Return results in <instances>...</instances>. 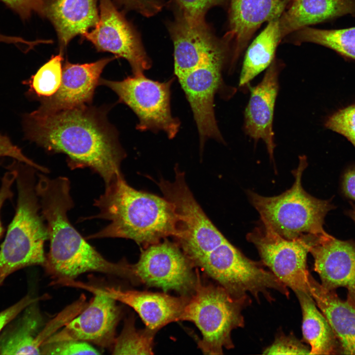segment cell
<instances>
[{
  "label": "cell",
  "mask_w": 355,
  "mask_h": 355,
  "mask_svg": "<svg viewBox=\"0 0 355 355\" xmlns=\"http://www.w3.org/2000/svg\"><path fill=\"white\" fill-rule=\"evenodd\" d=\"M106 106L84 105L53 112L37 109L24 115L25 138L52 153L67 156L71 168H88L106 186L118 177L126 153Z\"/></svg>",
  "instance_id": "1"
},
{
  "label": "cell",
  "mask_w": 355,
  "mask_h": 355,
  "mask_svg": "<svg viewBox=\"0 0 355 355\" xmlns=\"http://www.w3.org/2000/svg\"><path fill=\"white\" fill-rule=\"evenodd\" d=\"M36 190L46 223L50 249L43 265L57 282L73 280L88 272L114 275L117 263L105 258L71 223L68 213L74 204L67 178H51L37 174Z\"/></svg>",
  "instance_id": "2"
},
{
  "label": "cell",
  "mask_w": 355,
  "mask_h": 355,
  "mask_svg": "<svg viewBox=\"0 0 355 355\" xmlns=\"http://www.w3.org/2000/svg\"><path fill=\"white\" fill-rule=\"evenodd\" d=\"M94 206L99 213L88 218L110 222L86 239L125 238L144 248L175 235L177 218L172 204L164 197L133 188L123 175L106 186Z\"/></svg>",
  "instance_id": "3"
},
{
  "label": "cell",
  "mask_w": 355,
  "mask_h": 355,
  "mask_svg": "<svg viewBox=\"0 0 355 355\" xmlns=\"http://www.w3.org/2000/svg\"><path fill=\"white\" fill-rule=\"evenodd\" d=\"M6 167L16 172V212L0 248V285L14 272L32 265L43 266L45 242L49 234L36 190V169L14 160Z\"/></svg>",
  "instance_id": "4"
},
{
  "label": "cell",
  "mask_w": 355,
  "mask_h": 355,
  "mask_svg": "<svg viewBox=\"0 0 355 355\" xmlns=\"http://www.w3.org/2000/svg\"><path fill=\"white\" fill-rule=\"evenodd\" d=\"M307 165L306 157L300 156L297 168L292 172L295 178L292 186L279 195L265 197L248 191L249 201L259 213L261 223L288 240L326 233L323 229L324 218L333 207L328 201L316 198L303 188L302 176Z\"/></svg>",
  "instance_id": "5"
},
{
  "label": "cell",
  "mask_w": 355,
  "mask_h": 355,
  "mask_svg": "<svg viewBox=\"0 0 355 355\" xmlns=\"http://www.w3.org/2000/svg\"><path fill=\"white\" fill-rule=\"evenodd\" d=\"M198 272L197 268L196 285L180 320L191 321L199 329L202 337L197 344L203 354L221 355L224 348L234 347L232 331L244 326L242 312L251 299L248 294L235 297L218 284L203 283Z\"/></svg>",
  "instance_id": "6"
},
{
  "label": "cell",
  "mask_w": 355,
  "mask_h": 355,
  "mask_svg": "<svg viewBox=\"0 0 355 355\" xmlns=\"http://www.w3.org/2000/svg\"><path fill=\"white\" fill-rule=\"evenodd\" d=\"M172 80L160 82L143 74L128 76L121 81L100 78L99 85L106 86L117 95L119 102L129 106L137 115L140 131H163L169 139L178 133L180 122L172 116L170 106Z\"/></svg>",
  "instance_id": "7"
},
{
  "label": "cell",
  "mask_w": 355,
  "mask_h": 355,
  "mask_svg": "<svg viewBox=\"0 0 355 355\" xmlns=\"http://www.w3.org/2000/svg\"><path fill=\"white\" fill-rule=\"evenodd\" d=\"M139 260L129 264L130 281L164 292L174 290L182 296H190L197 278V268L178 245L165 238L143 248Z\"/></svg>",
  "instance_id": "8"
},
{
  "label": "cell",
  "mask_w": 355,
  "mask_h": 355,
  "mask_svg": "<svg viewBox=\"0 0 355 355\" xmlns=\"http://www.w3.org/2000/svg\"><path fill=\"white\" fill-rule=\"evenodd\" d=\"M313 238L288 240L262 223L247 236V240L257 248L264 265L294 293H310L307 258Z\"/></svg>",
  "instance_id": "9"
},
{
  "label": "cell",
  "mask_w": 355,
  "mask_h": 355,
  "mask_svg": "<svg viewBox=\"0 0 355 355\" xmlns=\"http://www.w3.org/2000/svg\"><path fill=\"white\" fill-rule=\"evenodd\" d=\"M99 20L90 32L81 36L99 52H108L129 63L133 75L143 74L151 67L137 32L112 0H100Z\"/></svg>",
  "instance_id": "10"
},
{
  "label": "cell",
  "mask_w": 355,
  "mask_h": 355,
  "mask_svg": "<svg viewBox=\"0 0 355 355\" xmlns=\"http://www.w3.org/2000/svg\"><path fill=\"white\" fill-rule=\"evenodd\" d=\"M67 285L85 288L94 296L78 316L68 322L60 331L51 336L43 345L73 340L92 343L102 347H112L121 314L116 300L92 286L73 280L69 281Z\"/></svg>",
  "instance_id": "11"
},
{
  "label": "cell",
  "mask_w": 355,
  "mask_h": 355,
  "mask_svg": "<svg viewBox=\"0 0 355 355\" xmlns=\"http://www.w3.org/2000/svg\"><path fill=\"white\" fill-rule=\"evenodd\" d=\"M225 60L204 63L178 77L193 112L201 147L210 138L223 142L215 119L214 99L223 84L221 72Z\"/></svg>",
  "instance_id": "12"
},
{
  "label": "cell",
  "mask_w": 355,
  "mask_h": 355,
  "mask_svg": "<svg viewBox=\"0 0 355 355\" xmlns=\"http://www.w3.org/2000/svg\"><path fill=\"white\" fill-rule=\"evenodd\" d=\"M309 253L320 284L329 290L346 288L347 300L355 307V242L339 240L326 233L314 238Z\"/></svg>",
  "instance_id": "13"
},
{
  "label": "cell",
  "mask_w": 355,
  "mask_h": 355,
  "mask_svg": "<svg viewBox=\"0 0 355 355\" xmlns=\"http://www.w3.org/2000/svg\"><path fill=\"white\" fill-rule=\"evenodd\" d=\"M174 46V72L177 77L204 63L226 60L225 46L206 21L187 20L178 14L169 26Z\"/></svg>",
  "instance_id": "14"
},
{
  "label": "cell",
  "mask_w": 355,
  "mask_h": 355,
  "mask_svg": "<svg viewBox=\"0 0 355 355\" xmlns=\"http://www.w3.org/2000/svg\"><path fill=\"white\" fill-rule=\"evenodd\" d=\"M117 58H105L85 64H73L66 60L63 68L62 80L57 92L39 100L38 109L53 112L84 105H91L101 74L106 65Z\"/></svg>",
  "instance_id": "15"
},
{
  "label": "cell",
  "mask_w": 355,
  "mask_h": 355,
  "mask_svg": "<svg viewBox=\"0 0 355 355\" xmlns=\"http://www.w3.org/2000/svg\"><path fill=\"white\" fill-rule=\"evenodd\" d=\"M281 67L274 60L267 69L262 80L251 88L250 98L244 113L246 134L255 142L262 140L269 157L273 160L274 133L273 128L274 108L278 95Z\"/></svg>",
  "instance_id": "16"
},
{
  "label": "cell",
  "mask_w": 355,
  "mask_h": 355,
  "mask_svg": "<svg viewBox=\"0 0 355 355\" xmlns=\"http://www.w3.org/2000/svg\"><path fill=\"white\" fill-rule=\"evenodd\" d=\"M99 289L116 301L132 308L139 314L145 328L155 333L169 323L180 320L189 297H176L166 292L124 290L116 287Z\"/></svg>",
  "instance_id": "17"
},
{
  "label": "cell",
  "mask_w": 355,
  "mask_h": 355,
  "mask_svg": "<svg viewBox=\"0 0 355 355\" xmlns=\"http://www.w3.org/2000/svg\"><path fill=\"white\" fill-rule=\"evenodd\" d=\"M292 0H231L229 30L226 37L234 43L233 61L237 59L259 27L280 18Z\"/></svg>",
  "instance_id": "18"
},
{
  "label": "cell",
  "mask_w": 355,
  "mask_h": 355,
  "mask_svg": "<svg viewBox=\"0 0 355 355\" xmlns=\"http://www.w3.org/2000/svg\"><path fill=\"white\" fill-rule=\"evenodd\" d=\"M98 0H46L44 18L53 25L63 52L75 36L94 28L99 20Z\"/></svg>",
  "instance_id": "19"
},
{
  "label": "cell",
  "mask_w": 355,
  "mask_h": 355,
  "mask_svg": "<svg viewBox=\"0 0 355 355\" xmlns=\"http://www.w3.org/2000/svg\"><path fill=\"white\" fill-rule=\"evenodd\" d=\"M308 286L339 341L341 354L355 355V307L339 297L336 290L324 288L310 273Z\"/></svg>",
  "instance_id": "20"
},
{
  "label": "cell",
  "mask_w": 355,
  "mask_h": 355,
  "mask_svg": "<svg viewBox=\"0 0 355 355\" xmlns=\"http://www.w3.org/2000/svg\"><path fill=\"white\" fill-rule=\"evenodd\" d=\"M355 13V0H292L279 18L282 38L310 25Z\"/></svg>",
  "instance_id": "21"
},
{
  "label": "cell",
  "mask_w": 355,
  "mask_h": 355,
  "mask_svg": "<svg viewBox=\"0 0 355 355\" xmlns=\"http://www.w3.org/2000/svg\"><path fill=\"white\" fill-rule=\"evenodd\" d=\"M295 293L302 313L303 341L309 345L310 355L341 354L338 340L311 294L300 291Z\"/></svg>",
  "instance_id": "22"
},
{
  "label": "cell",
  "mask_w": 355,
  "mask_h": 355,
  "mask_svg": "<svg viewBox=\"0 0 355 355\" xmlns=\"http://www.w3.org/2000/svg\"><path fill=\"white\" fill-rule=\"evenodd\" d=\"M36 302L25 309L23 316L0 336V355L41 354L38 332L41 316Z\"/></svg>",
  "instance_id": "23"
},
{
  "label": "cell",
  "mask_w": 355,
  "mask_h": 355,
  "mask_svg": "<svg viewBox=\"0 0 355 355\" xmlns=\"http://www.w3.org/2000/svg\"><path fill=\"white\" fill-rule=\"evenodd\" d=\"M281 38L279 18L269 22L247 49L239 78L240 87L248 85L270 66Z\"/></svg>",
  "instance_id": "24"
},
{
  "label": "cell",
  "mask_w": 355,
  "mask_h": 355,
  "mask_svg": "<svg viewBox=\"0 0 355 355\" xmlns=\"http://www.w3.org/2000/svg\"><path fill=\"white\" fill-rule=\"evenodd\" d=\"M299 42H310L330 48L355 60V27L339 30L304 28L296 32Z\"/></svg>",
  "instance_id": "25"
},
{
  "label": "cell",
  "mask_w": 355,
  "mask_h": 355,
  "mask_svg": "<svg viewBox=\"0 0 355 355\" xmlns=\"http://www.w3.org/2000/svg\"><path fill=\"white\" fill-rule=\"evenodd\" d=\"M63 52L51 58L40 67L31 78L24 81L29 86L28 94L39 100L54 95L58 90L62 80V66Z\"/></svg>",
  "instance_id": "26"
},
{
  "label": "cell",
  "mask_w": 355,
  "mask_h": 355,
  "mask_svg": "<svg viewBox=\"0 0 355 355\" xmlns=\"http://www.w3.org/2000/svg\"><path fill=\"white\" fill-rule=\"evenodd\" d=\"M155 332L147 328L138 330L135 319L129 317L112 346L113 355H153Z\"/></svg>",
  "instance_id": "27"
},
{
  "label": "cell",
  "mask_w": 355,
  "mask_h": 355,
  "mask_svg": "<svg viewBox=\"0 0 355 355\" xmlns=\"http://www.w3.org/2000/svg\"><path fill=\"white\" fill-rule=\"evenodd\" d=\"M325 127L345 137L355 147V104L338 110L331 115Z\"/></svg>",
  "instance_id": "28"
},
{
  "label": "cell",
  "mask_w": 355,
  "mask_h": 355,
  "mask_svg": "<svg viewBox=\"0 0 355 355\" xmlns=\"http://www.w3.org/2000/svg\"><path fill=\"white\" fill-rule=\"evenodd\" d=\"M44 355H98L99 352L88 342L79 340H64L44 344L40 349Z\"/></svg>",
  "instance_id": "29"
},
{
  "label": "cell",
  "mask_w": 355,
  "mask_h": 355,
  "mask_svg": "<svg viewBox=\"0 0 355 355\" xmlns=\"http://www.w3.org/2000/svg\"><path fill=\"white\" fill-rule=\"evenodd\" d=\"M310 348L292 333H279L271 345L263 352L265 355H310Z\"/></svg>",
  "instance_id": "30"
},
{
  "label": "cell",
  "mask_w": 355,
  "mask_h": 355,
  "mask_svg": "<svg viewBox=\"0 0 355 355\" xmlns=\"http://www.w3.org/2000/svg\"><path fill=\"white\" fill-rule=\"evenodd\" d=\"M179 10L178 14L187 20L205 21L207 11L211 7L224 3L226 0H175Z\"/></svg>",
  "instance_id": "31"
},
{
  "label": "cell",
  "mask_w": 355,
  "mask_h": 355,
  "mask_svg": "<svg viewBox=\"0 0 355 355\" xmlns=\"http://www.w3.org/2000/svg\"><path fill=\"white\" fill-rule=\"evenodd\" d=\"M46 0H0L16 13L24 21L28 20L34 13L44 18Z\"/></svg>",
  "instance_id": "32"
},
{
  "label": "cell",
  "mask_w": 355,
  "mask_h": 355,
  "mask_svg": "<svg viewBox=\"0 0 355 355\" xmlns=\"http://www.w3.org/2000/svg\"><path fill=\"white\" fill-rule=\"evenodd\" d=\"M9 157L14 160L24 163L35 168L43 173H47L49 170L46 168L38 165L27 157L21 149L14 144L9 138L0 133V158Z\"/></svg>",
  "instance_id": "33"
},
{
  "label": "cell",
  "mask_w": 355,
  "mask_h": 355,
  "mask_svg": "<svg viewBox=\"0 0 355 355\" xmlns=\"http://www.w3.org/2000/svg\"><path fill=\"white\" fill-rule=\"evenodd\" d=\"M126 9L134 10L145 17H151L161 11L163 0H113Z\"/></svg>",
  "instance_id": "34"
},
{
  "label": "cell",
  "mask_w": 355,
  "mask_h": 355,
  "mask_svg": "<svg viewBox=\"0 0 355 355\" xmlns=\"http://www.w3.org/2000/svg\"><path fill=\"white\" fill-rule=\"evenodd\" d=\"M37 299L27 295L12 306L0 312V333L12 320L29 305Z\"/></svg>",
  "instance_id": "35"
},
{
  "label": "cell",
  "mask_w": 355,
  "mask_h": 355,
  "mask_svg": "<svg viewBox=\"0 0 355 355\" xmlns=\"http://www.w3.org/2000/svg\"><path fill=\"white\" fill-rule=\"evenodd\" d=\"M6 168L8 171L5 173L1 178L0 187V212L4 203L7 200H11L13 197V193L11 187L16 178V172L14 169ZM4 231L0 217V238L2 236Z\"/></svg>",
  "instance_id": "36"
},
{
  "label": "cell",
  "mask_w": 355,
  "mask_h": 355,
  "mask_svg": "<svg viewBox=\"0 0 355 355\" xmlns=\"http://www.w3.org/2000/svg\"><path fill=\"white\" fill-rule=\"evenodd\" d=\"M342 189L348 198L355 201V167L348 169L342 180Z\"/></svg>",
  "instance_id": "37"
},
{
  "label": "cell",
  "mask_w": 355,
  "mask_h": 355,
  "mask_svg": "<svg viewBox=\"0 0 355 355\" xmlns=\"http://www.w3.org/2000/svg\"><path fill=\"white\" fill-rule=\"evenodd\" d=\"M0 42L13 44L20 47L21 46L20 45H25L26 46H29L31 44L30 41H28L21 37L7 36L2 34L0 33Z\"/></svg>",
  "instance_id": "38"
},
{
  "label": "cell",
  "mask_w": 355,
  "mask_h": 355,
  "mask_svg": "<svg viewBox=\"0 0 355 355\" xmlns=\"http://www.w3.org/2000/svg\"><path fill=\"white\" fill-rule=\"evenodd\" d=\"M349 213L353 220L355 222V205L353 206L352 209Z\"/></svg>",
  "instance_id": "39"
}]
</instances>
